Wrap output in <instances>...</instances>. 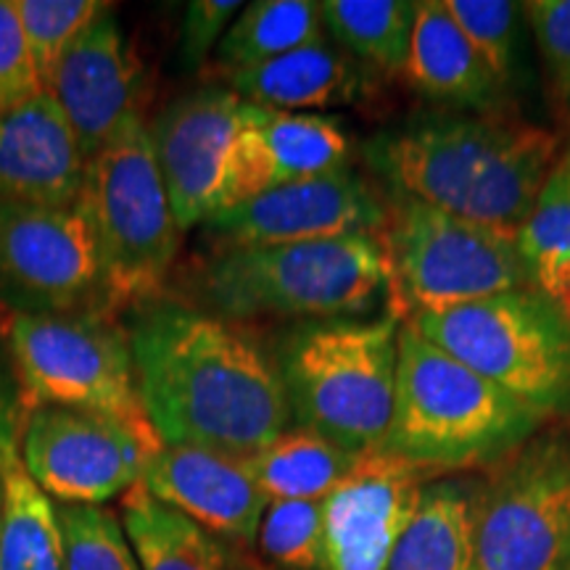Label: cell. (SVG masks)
Masks as SVG:
<instances>
[{
	"instance_id": "484cf974",
	"label": "cell",
	"mask_w": 570,
	"mask_h": 570,
	"mask_svg": "<svg viewBox=\"0 0 570 570\" xmlns=\"http://www.w3.org/2000/svg\"><path fill=\"white\" fill-rule=\"evenodd\" d=\"M3 523L0 570H67L59 515L51 497L30 479L19 454L0 462Z\"/></svg>"
},
{
	"instance_id": "8992f818",
	"label": "cell",
	"mask_w": 570,
	"mask_h": 570,
	"mask_svg": "<svg viewBox=\"0 0 570 570\" xmlns=\"http://www.w3.org/2000/svg\"><path fill=\"white\" fill-rule=\"evenodd\" d=\"M381 246L389 265V315L407 323L510 291L533 288L515 233L470 223L394 194Z\"/></svg>"
},
{
	"instance_id": "7402d4cb",
	"label": "cell",
	"mask_w": 570,
	"mask_h": 570,
	"mask_svg": "<svg viewBox=\"0 0 570 570\" xmlns=\"http://www.w3.org/2000/svg\"><path fill=\"white\" fill-rule=\"evenodd\" d=\"M122 518L140 570H233L230 541L159 502L142 481L125 491Z\"/></svg>"
},
{
	"instance_id": "8d00e7d4",
	"label": "cell",
	"mask_w": 570,
	"mask_h": 570,
	"mask_svg": "<svg viewBox=\"0 0 570 570\" xmlns=\"http://www.w3.org/2000/svg\"><path fill=\"white\" fill-rule=\"evenodd\" d=\"M230 547H233V570H277L269 566V562L248 552L246 547L240 544H230Z\"/></svg>"
},
{
	"instance_id": "4316f807",
	"label": "cell",
	"mask_w": 570,
	"mask_h": 570,
	"mask_svg": "<svg viewBox=\"0 0 570 570\" xmlns=\"http://www.w3.org/2000/svg\"><path fill=\"white\" fill-rule=\"evenodd\" d=\"M356 454H348L306 428H288L273 444L252 458L256 483L273 499H309L325 502V497L344 481Z\"/></svg>"
},
{
	"instance_id": "f1b7e54d",
	"label": "cell",
	"mask_w": 570,
	"mask_h": 570,
	"mask_svg": "<svg viewBox=\"0 0 570 570\" xmlns=\"http://www.w3.org/2000/svg\"><path fill=\"white\" fill-rule=\"evenodd\" d=\"M13 6H17L42 90L61 56L75 46V40L92 21L109 11V3H101V0H13Z\"/></svg>"
},
{
	"instance_id": "44dd1931",
	"label": "cell",
	"mask_w": 570,
	"mask_h": 570,
	"mask_svg": "<svg viewBox=\"0 0 570 570\" xmlns=\"http://www.w3.org/2000/svg\"><path fill=\"white\" fill-rule=\"evenodd\" d=\"M248 104L277 111L336 109L365 96V69L331 42H315L227 77Z\"/></svg>"
},
{
	"instance_id": "e0dca14e",
	"label": "cell",
	"mask_w": 570,
	"mask_h": 570,
	"mask_svg": "<svg viewBox=\"0 0 570 570\" xmlns=\"http://www.w3.org/2000/svg\"><path fill=\"white\" fill-rule=\"evenodd\" d=\"M142 69L117 17L106 11L61 56L46 82L75 132L85 159H92L125 122L138 117Z\"/></svg>"
},
{
	"instance_id": "7c38bea8",
	"label": "cell",
	"mask_w": 570,
	"mask_h": 570,
	"mask_svg": "<svg viewBox=\"0 0 570 570\" xmlns=\"http://www.w3.org/2000/svg\"><path fill=\"white\" fill-rule=\"evenodd\" d=\"M161 446L154 433L101 412L40 404L27 415L19 458L59 504H101L140 483Z\"/></svg>"
},
{
	"instance_id": "9a60e30c",
	"label": "cell",
	"mask_w": 570,
	"mask_h": 570,
	"mask_svg": "<svg viewBox=\"0 0 570 570\" xmlns=\"http://www.w3.org/2000/svg\"><path fill=\"white\" fill-rule=\"evenodd\" d=\"M244 117L246 101L238 92L204 88L169 104L148 130L183 233L217 214L227 156Z\"/></svg>"
},
{
	"instance_id": "d590c367",
	"label": "cell",
	"mask_w": 570,
	"mask_h": 570,
	"mask_svg": "<svg viewBox=\"0 0 570 570\" xmlns=\"http://www.w3.org/2000/svg\"><path fill=\"white\" fill-rule=\"evenodd\" d=\"M13 370L17 367L0 360V462L19 454V439L27 423V415H21V410L30 412L24 389Z\"/></svg>"
},
{
	"instance_id": "f546056e",
	"label": "cell",
	"mask_w": 570,
	"mask_h": 570,
	"mask_svg": "<svg viewBox=\"0 0 570 570\" xmlns=\"http://www.w3.org/2000/svg\"><path fill=\"white\" fill-rule=\"evenodd\" d=\"M259 550L277 570H320L323 566V502L273 499L262 515Z\"/></svg>"
},
{
	"instance_id": "5bb4252c",
	"label": "cell",
	"mask_w": 570,
	"mask_h": 570,
	"mask_svg": "<svg viewBox=\"0 0 570 570\" xmlns=\"http://www.w3.org/2000/svg\"><path fill=\"white\" fill-rule=\"evenodd\" d=\"M425 470L386 449L356 454L323 502L320 570H386L428 487Z\"/></svg>"
},
{
	"instance_id": "ba28073f",
	"label": "cell",
	"mask_w": 570,
	"mask_h": 570,
	"mask_svg": "<svg viewBox=\"0 0 570 570\" xmlns=\"http://www.w3.org/2000/svg\"><path fill=\"white\" fill-rule=\"evenodd\" d=\"M407 325L539 415H570V325L537 288L415 315Z\"/></svg>"
},
{
	"instance_id": "83f0119b",
	"label": "cell",
	"mask_w": 570,
	"mask_h": 570,
	"mask_svg": "<svg viewBox=\"0 0 570 570\" xmlns=\"http://www.w3.org/2000/svg\"><path fill=\"white\" fill-rule=\"evenodd\" d=\"M323 21L348 56L367 67L402 75L407 63L415 3L407 0H325Z\"/></svg>"
},
{
	"instance_id": "8fae6325",
	"label": "cell",
	"mask_w": 570,
	"mask_h": 570,
	"mask_svg": "<svg viewBox=\"0 0 570 570\" xmlns=\"http://www.w3.org/2000/svg\"><path fill=\"white\" fill-rule=\"evenodd\" d=\"M0 302L17 315H111L96 233L82 202H0Z\"/></svg>"
},
{
	"instance_id": "4fadbf2b",
	"label": "cell",
	"mask_w": 570,
	"mask_h": 570,
	"mask_svg": "<svg viewBox=\"0 0 570 570\" xmlns=\"http://www.w3.org/2000/svg\"><path fill=\"white\" fill-rule=\"evenodd\" d=\"M389 204L352 169L291 183L217 212L206 219V233L223 248H262L331 240L346 235H375L386 227Z\"/></svg>"
},
{
	"instance_id": "cb8c5ba5",
	"label": "cell",
	"mask_w": 570,
	"mask_h": 570,
	"mask_svg": "<svg viewBox=\"0 0 570 570\" xmlns=\"http://www.w3.org/2000/svg\"><path fill=\"white\" fill-rule=\"evenodd\" d=\"M515 238L531 285L570 325V146Z\"/></svg>"
},
{
	"instance_id": "74e56055",
	"label": "cell",
	"mask_w": 570,
	"mask_h": 570,
	"mask_svg": "<svg viewBox=\"0 0 570 570\" xmlns=\"http://www.w3.org/2000/svg\"><path fill=\"white\" fill-rule=\"evenodd\" d=\"M0 523H3V479H0Z\"/></svg>"
},
{
	"instance_id": "9c48e42d",
	"label": "cell",
	"mask_w": 570,
	"mask_h": 570,
	"mask_svg": "<svg viewBox=\"0 0 570 570\" xmlns=\"http://www.w3.org/2000/svg\"><path fill=\"white\" fill-rule=\"evenodd\" d=\"M9 352L27 404L101 412L154 433L142 407L127 331L109 315H13Z\"/></svg>"
},
{
	"instance_id": "ffe728a7",
	"label": "cell",
	"mask_w": 570,
	"mask_h": 570,
	"mask_svg": "<svg viewBox=\"0 0 570 570\" xmlns=\"http://www.w3.org/2000/svg\"><path fill=\"white\" fill-rule=\"evenodd\" d=\"M404 80L433 101L462 109L494 111L504 85L475 53L458 21L449 17L444 0L415 3V24Z\"/></svg>"
},
{
	"instance_id": "6da1fadb",
	"label": "cell",
	"mask_w": 570,
	"mask_h": 570,
	"mask_svg": "<svg viewBox=\"0 0 570 570\" xmlns=\"http://www.w3.org/2000/svg\"><path fill=\"white\" fill-rule=\"evenodd\" d=\"M142 407L161 444L252 460L291 428L275 360L196 306L148 302L127 327Z\"/></svg>"
},
{
	"instance_id": "7a4b0ae2",
	"label": "cell",
	"mask_w": 570,
	"mask_h": 570,
	"mask_svg": "<svg viewBox=\"0 0 570 570\" xmlns=\"http://www.w3.org/2000/svg\"><path fill=\"white\" fill-rule=\"evenodd\" d=\"M562 151L560 135L497 111L433 114L365 146L394 194L515 235Z\"/></svg>"
},
{
	"instance_id": "30bf717a",
	"label": "cell",
	"mask_w": 570,
	"mask_h": 570,
	"mask_svg": "<svg viewBox=\"0 0 570 570\" xmlns=\"http://www.w3.org/2000/svg\"><path fill=\"white\" fill-rule=\"evenodd\" d=\"M481 570H570V444L533 439L473 491Z\"/></svg>"
},
{
	"instance_id": "52a82bcc",
	"label": "cell",
	"mask_w": 570,
	"mask_h": 570,
	"mask_svg": "<svg viewBox=\"0 0 570 570\" xmlns=\"http://www.w3.org/2000/svg\"><path fill=\"white\" fill-rule=\"evenodd\" d=\"M82 206L96 233L111 312L156 302L183 230L140 117L125 122L88 161Z\"/></svg>"
},
{
	"instance_id": "5b68a950",
	"label": "cell",
	"mask_w": 570,
	"mask_h": 570,
	"mask_svg": "<svg viewBox=\"0 0 570 570\" xmlns=\"http://www.w3.org/2000/svg\"><path fill=\"white\" fill-rule=\"evenodd\" d=\"M399 327L373 320H309L281 338L275 367L291 420L348 454L381 449L396 389Z\"/></svg>"
},
{
	"instance_id": "3957f363",
	"label": "cell",
	"mask_w": 570,
	"mask_h": 570,
	"mask_svg": "<svg viewBox=\"0 0 570 570\" xmlns=\"http://www.w3.org/2000/svg\"><path fill=\"white\" fill-rule=\"evenodd\" d=\"M544 415L504 394L415 327H399L396 389L381 449L428 475L491 468L531 441Z\"/></svg>"
},
{
	"instance_id": "ac0fdd59",
	"label": "cell",
	"mask_w": 570,
	"mask_h": 570,
	"mask_svg": "<svg viewBox=\"0 0 570 570\" xmlns=\"http://www.w3.org/2000/svg\"><path fill=\"white\" fill-rule=\"evenodd\" d=\"M142 483L159 502L240 547L256 541L269 504L256 483L252 460L217 449L164 444L148 462Z\"/></svg>"
},
{
	"instance_id": "836d02e7",
	"label": "cell",
	"mask_w": 570,
	"mask_h": 570,
	"mask_svg": "<svg viewBox=\"0 0 570 570\" xmlns=\"http://www.w3.org/2000/svg\"><path fill=\"white\" fill-rule=\"evenodd\" d=\"M42 82L13 0H0V114L40 96Z\"/></svg>"
},
{
	"instance_id": "603a6c76",
	"label": "cell",
	"mask_w": 570,
	"mask_h": 570,
	"mask_svg": "<svg viewBox=\"0 0 570 570\" xmlns=\"http://www.w3.org/2000/svg\"><path fill=\"white\" fill-rule=\"evenodd\" d=\"M386 570H481L473 537V491L462 481L428 483Z\"/></svg>"
},
{
	"instance_id": "d4e9b609",
	"label": "cell",
	"mask_w": 570,
	"mask_h": 570,
	"mask_svg": "<svg viewBox=\"0 0 570 570\" xmlns=\"http://www.w3.org/2000/svg\"><path fill=\"white\" fill-rule=\"evenodd\" d=\"M325 42L323 6L312 0H254L244 6L217 48L225 77Z\"/></svg>"
},
{
	"instance_id": "1f68e13d",
	"label": "cell",
	"mask_w": 570,
	"mask_h": 570,
	"mask_svg": "<svg viewBox=\"0 0 570 570\" xmlns=\"http://www.w3.org/2000/svg\"><path fill=\"white\" fill-rule=\"evenodd\" d=\"M444 6L475 53L508 88L518 67L520 6L508 0H444Z\"/></svg>"
},
{
	"instance_id": "d6986e66",
	"label": "cell",
	"mask_w": 570,
	"mask_h": 570,
	"mask_svg": "<svg viewBox=\"0 0 570 570\" xmlns=\"http://www.w3.org/2000/svg\"><path fill=\"white\" fill-rule=\"evenodd\" d=\"M85 175L88 159L48 92L0 114V202L80 204Z\"/></svg>"
},
{
	"instance_id": "2e32d148",
	"label": "cell",
	"mask_w": 570,
	"mask_h": 570,
	"mask_svg": "<svg viewBox=\"0 0 570 570\" xmlns=\"http://www.w3.org/2000/svg\"><path fill=\"white\" fill-rule=\"evenodd\" d=\"M348 135L327 117L277 111L246 101V117L235 138L219 190V209L348 167Z\"/></svg>"
},
{
	"instance_id": "4dcf8cb0",
	"label": "cell",
	"mask_w": 570,
	"mask_h": 570,
	"mask_svg": "<svg viewBox=\"0 0 570 570\" xmlns=\"http://www.w3.org/2000/svg\"><path fill=\"white\" fill-rule=\"evenodd\" d=\"M67 570H140L117 515L101 504H59Z\"/></svg>"
},
{
	"instance_id": "e575fe53",
	"label": "cell",
	"mask_w": 570,
	"mask_h": 570,
	"mask_svg": "<svg viewBox=\"0 0 570 570\" xmlns=\"http://www.w3.org/2000/svg\"><path fill=\"white\" fill-rule=\"evenodd\" d=\"M240 9L244 6L238 0H194L188 3L180 38V59L185 67H202Z\"/></svg>"
},
{
	"instance_id": "d6a6232c",
	"label": "cell",
	"mask_w": 570,
	"mask_h": 570,
	"mask_svg": "<svg viewBox=\"0 0 570 570\" xmlns=\"http://www.w3.org/2000/svg\"><path fill=\"white\" fill-rule=\"evenodd\" d=\"M520 9L531 21L533 38L550 69L554 104L570 130V0H531Z\"/></svg>"
},
{
	"instance_id": "277c9868",
	"label": "cell",
	"mask_w": 570,
	"mask_h": 570,
	"mask_svg": "<svg viewBox=\"0 0 570 570\" xmlns=\"http://www.w3.org/2000/svg\"><path fill=\"white\" fill-rule=\"evenodd\" d=\"M386 254L375 235L219 248L196 277L198 302L223 320L362 317L386 302Z\"/></svg>"
}]
</instances>
